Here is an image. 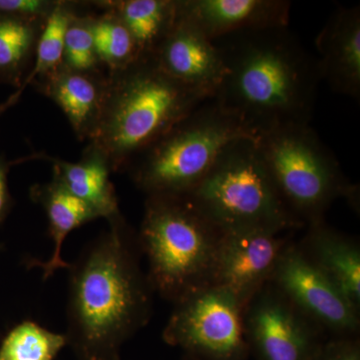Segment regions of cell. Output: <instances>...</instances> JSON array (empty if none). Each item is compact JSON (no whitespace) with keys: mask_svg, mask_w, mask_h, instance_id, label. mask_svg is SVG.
<instances>
[{"mask_svg":"<svg viewBox=\"0 0 360 360\" xmlns=\"http://www.w3.org/2000/svg\"><path fill=\"white\" fill-rule=\"evenodd\" d=\"M221 236L182 196H146L137 239L155 292L174 303L210 285Z\"/></svg>","mask_w":360,"mask_h":360,"instance_id":"obj_5","label":"cell"},{"mask_svg":"<svg viewBox=\"0 0 360 360\" xmlns=\"http://www.w3.org/2000/svg\"><path fill=\"white\" fill-rule=\"evenodd\" d=\"M30 193L33 202L44 208L49 222V236L53 243L49 259L41 262L32 258L30 260V266L41 269L44 281H46L58 270L70 267L61 253L63 243L70 232L101 217L91 206L68 193L54 180L49 184H35Z\"/></svg>","mask_w":360,"mask_h":360,"instance_id":"obj_18","label":"cell"},{"mask_svg":"<svg viewBox=\"0 0 360 360\" xmlns=\"http://www.w3.org/2000/svg\"><path fill=\"white\" fill-rule=\"evenodd\" d=\"M108 225L68 269L65 335L77 360H122L123 345L153 314L137 233L123 215Z\"/></svg>","mask_w":360,"mask_h":360,"instance_id":"obj_1","label":"cell"},{"mask_svg":"<svg viewBox=\"0 0 360 360\" xmlns=\"http://www.w3.org/2000/svg\"><path fill=\"white\" fill-rule=\"evenodd\" d=\"M255 142L279 195L303 224L323 220L338 198L356 200V186L309 124L277 127Z\"/></svg>","mask_w":360,"mask_h":360,"instance_id":"obj_7","label":"cell"},{"mask_svg":"<svg viewBox=\"0 0 360 360\" xmlns=\"http://www.w3.org/2000/svg\"><path fill=\"white\" fill-rule=\"evenodd\" d=\"M47 20L0 13V84L20 89L32 70Z\"/></svg>","mask_w":360,"mask_h":360,"instance_id":"obj_20","label":"cell"},{"mask_svg":"<svg viewBox=\"0 0 360 360\" xmlns=\"http://www.w3.org/2000/svg\"><path fill=\"white\" fill-rule=\"evenodd\" d=\"M9 167L11 163L7 162L4 156H0V224L8 214L13 203L11 193H9L8 180H7Z\"/></svg>","mask_w":360,"mask_h":360,"instance_id":"obj_27","label":"cell"},{"mask_svg":"<svg viewBox=\"0 0 360 360\" xmlns=\"http://www.w3.org/2000/svg\"><path fill=\"white\" fill-rule=\"evenodd\" d=\"M300 245L303 252L338 286L350 302L360 307V250L356 241L321 221L309 224Z\"/></svg>","mask_w":360,"mask_h":360,"instance_id":"obj_17","label":"cell"},{"mask_svg":"<svg viewBox=\"0 0 360 360\" xmlns=\"http://www.w3.org/2000/svg\"><path fill=\"white\" fill-rule=\"evenodd\" d=\"M153 58L170 77L208 98L215 96L226 75L217 44L179 14Z\"/></svg>","mask_w":360,"mask_h":360,"instance_id":"obj_12","label":"cell"},{"mask_svg":"<svg viewBox=\"0 0 360 360\" xmlns=\"http://www.w3.org/2000/svg\"><path fill=\"white\" fill-rule=\"evenodd\" d=\"M68 347L65 335L25 321L9 331L0 345V360H54Z\"/></svg>","mask_w":360,"mask_h":360,"instance_id":"obj_23","label":"cell"},{"mask_svg":"<svg viewBox=\"0 0 360 360\" xmlns=\"http://www.w3.org/2000/svg\"><path fill=\"white\" fill-rule=\"evenodd\" d=\"M63 65L82 72L105 71L97 58L90 30L89 1H80L79 9L71 18L66 30Z\"/></svg>","mask_w":360,"mask_h":360,"instance_id":"obj_24","label":"cell"},{"mask_svg":"<svg viewBox=\"0 0 360 360\" xmlns=\"http://www.w3.org/2000/svg\"><path fill=\"white\" fill-rule=\"evenodd\" d=\"M284 232L250 231L222 233L210 285L229 290L245 307L270 283L284 248Z\"/></svg>","mask_w":360,"mask_h":360,"instance_id":"obj_11","label":"cell"},{"mask_svg":"<svg viewBox=\"0 0 360 360\" xmlns=\"http://www.w3.org/2000/svg\"><path fill=\"white\" fill-rule=\"evenodd\" d=\"M243 321L258 360H312L323 345L321 329L270 283L246 305Z\"/></svg>","mask_w":360,"mask_h":360,"instance_id":"obj_10","label":"cell"},{"mask_svg":"<svg viewBox=\"0 0 360 360\" xmlns=\"http://www.w3.org/2000/svg\"><path fill=\"white\" fill-rule=\"evenodd\" d=\"M163 329L170 347L198 360H245V307L229 290L207 285L174 302Z\"/></svg>","mask_w":360,"mask_h":360,"instance_id":"obj_8","label":"cell"},{"mask_svg":"<svg viewBox=\"0 0 360 360\" xmlns=\"http://www.w3.org/2000/svg\"><path fill=\"white\" fill-rule=\"evenodd\" d=\"M89 25L97 58L108 73L116 72L141 58L129 30L104 1H89Z\"/></svg>","mask_w":360,"mask_h":360,"instance_id":"obj_21","label":"cell"},{"mask_svg":"<svg viewBox=\"0 0 360 360\" xmlns=\"http://www.w3.org/2000/svg\"><path fill=\"white\" fill-rule=\"evenodd\" d=\"M101 120L89 143L110 162L113 174L130 162L208 97L167 75L153 58H141L108 73Z\"/></svg>","mask_w":360,"mask_h":360,"instance_id":"obj_3","label":"cell"},{"mask_svg":"<svg viewBox=\"0 0 360 360\" xmlns=\"http://www.w3.org/2000/svg\"><path fill=\"white\" fill-rule=\"evenodd\" d=\"M253 137L214 98L206 99L136 156L125 172L146 196H184L229 144Z\"/></svg>","mask_w":360,"mask_h":360,"instance_id":"obj_6","label":"cell"},{"mask_svg":"<svg viewBox=\"0 0 360 360\" xmlns=\"http://www.w3.org/2000/svg\"><path fill=\"white\" fill-rule=\"evenodd\" d=\"M226 75L213 98L257 139L277 127L309 124L321 77L317 59L288 26L213 40Z\"/></svg>","mask_w":360,"mask_h":360,"instance_id":"obj_2","label":"cell"},{"mask_svg":"<svg viewBox=\"0 0 360 360\" xmlns=\"http://www.w3.org/2000/svg\"><path fill=\"white\" fill-rule=\"evenodd\" d=\"M321 79L338 94L360 96V7H338L316 39Z\"/></svg>","mask_w":360,"mask_h":360,"instance_id":"obj_15","label":"cell"},{"mask_svg":"<svg viewBox=\"0 0 360 360\" xmlns=\"http://www.w3.org/2000/svg\"><path fill=\"white\" fill-rule=\"evenodd\" d=\"M177 14L207 39L288 26L291 4L285 0H176Z\"/></svg>","mask_w":360,"mask_h":360,"instance_id":"obj_13","label":"cell"},{"mask_svg":"<svg viewBox=\"0 0 360 360\" xmlns=\"http://www.w3.org/2000/svg\"><path fill=\"white\" fill-rule=\"evenodd\" d=\"M182 198L222 233L286 232L304 226L279 195L253 137L229 144L200 184Z\"/></svg>","mask_w":360,"mask_h":360,"instance_id":"obj_4","label":"cell"},{"mask_svg":"<svg viewBox=\"0 0 360 360\" xmlns=\"http://www.w3.org/2000/svg\"><path fill=\"white\" fill-rule=\"evenodd\" d=\"M108 72H82L61 65L32 84L65 113L80 141L91 139L101 120Z\"/></svg>","mask_w":360,"mask_h":360,"instance_id":"obj_14","label":"cell"},{"mask_svg":"<svg viewBox=\"0 0 360 360\" xmlns=\"http://www.w3.org/2000/svg\"><path fill=\"white\" fill-rule=\"evenodd\" d=\"M312 360H360V345L355 338H335L323 342Z\"/></svg>","mask_w":360,"mask_h":360,"instance_id":"obj_26","label":"cell"},{"mask_svg":"<svg viewBox=\"0 0 360 360\" xmlns=\"http://www.w3.org/2000/svg\"><path fill=\"white\" fill-rule=\"evenodd\" d=\"M270 283L300 314L335 338H355L359 309L303 252L288 243L277 262Z\"/></svg>","mask_w":360,"mask_h":360,"instance_id":"obj_9","label":"cell"},{"mask_svg":"<svg viewBox=\"0 0 360 360\" xmlns=\"http://www.w3.org/2000/svg\"><path fill=\"white\" fill-rule=\"evenodd\" d=\"M58 2L59 0H0V13L47 20Z\"/></svg>","mask_w":360,"mask_h":360,"instance_id":"obj_25","label":"cell"},{"mask_svg":"<svg viewBox=\"0 0 360 360\" xmlns=\"http://www.w3.org/2000/svg\"><path fill=\"white\" fill-rule=\"evenodd\" d=\"M103 1L129 30L141 58H153L176 21V0Z\"/></svg>","mask_w":360,"mask_h":360,"instance_id":"obj_19","label":"cell"},{"mask_svg":"<svg viewBox=\"0 0 360 360\" xmlns=\"http://www.w3.org/2000/svg\"><path fill=\"white\" fill-rule=\"evenodd\" d=\"M184 360H198V359H194V357H193V356H189V355H186V356H184Z\"/></svg>","mask_w":360,"mask_h":360,"instance_id":"obj_28","label":"cell"},{"mask_svg":"<svg viewBox=\"0 0 360 360\" xmlns=\"http://www.w3.org/2000/svg\"><path fill=\"white\" fill-rule=\"evenodd\" d=\"M79 6L80 1L59 0L58 6L45 22L44 30L40 34L32 70L20 89L0 106V115L20 101L26 87L40 78L46 77L63 65L66 30Z\"/></svg>","mask_w":360,"mask_h":360,"instance_id":"obj_22","label":"cell"},{"mask_svg":"<svg viewBox=\"0 0 360 360\" xmlns=\"http://www.w3.org/2000/svg\"><path fill=\"white\" fill-rule=\"evenodd\" d=\"M30 160L51 163L53 172L52 180L91 206L101 219L110 222L122 217L115 186L110 180L112 169L105 156L94 144L87 143L82 158L77 162L63 160L45 153H34L15 162Z\"/></svg>","mask_w":360,"mask_h":360,"instance_id":"obj_16","label":"cell"}]
</instances>
